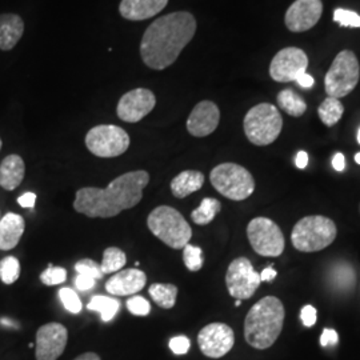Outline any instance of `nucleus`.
Segmentation results:
<instances>
[{"label": "nucleus", "mask_w": 360, "mask_h": 360, "mask_svg": "<svg viewBox=\"0 0 360 360\" xmlns=\"http://www.w3.org/2000/svg\"><path fill=\"white\" fill-rule=\"evenodd\" d=\"M86 146L91 154L98 158H116L129 150V136L119 126L101 124L87 132Z\"/></svg>", "instance_id": "9"}, {"label": "nucleus", "mask_w": 360, "mask_h": 360, "mask_svg": "<svg viewBox=\"0 0 360 360\" xmlns=\"http://www.w3.org/2000/svg\"><path fill=\"white\" fill-rule=\"evenodd\" d=\"M198 345L207 358L219 359L231 351L235 345V334L226 323H211L200 330Z\"/></svg>", "instance_id": "13"}, {"label": "nucleus", "mask_w": 360, "mask_h": 360, "mask_svg": "<svg viewBox=\"0 0 360 360\" xmlns=\"http://www.w3.org/2000/svg\"><path fill=\"white\" fill-rule=\"evenodd\" d=\"M68 331L60 323H47L37 333L35 358L37 360H56L65 352Z\"/></svg>", "instance_id": "14"}, {"label": "nucleus", "mask_w": 360, "mask_h": 360, "mask_svg": "<svg viewBox=\"0 0 360 360\" xmlns=\"http://www.w3.org/2000/svg\"><path fill=\"white\" fill-rule=\"evenodd\" d=\"M147 282V276L138 269L119 271L112 275L107 283L105 290L111 295L129 296L142 291Z\"/></svg>", "instance_id": "18"}, {"label": "nucleus", "mask_w": 360, "mask_h": 360, "mask_svg": "<svg viewBox=\"0 0 360 360\" xmlns=\"http://www.w3.org/2000/svg\"><path fill=\"white\" fill-rule=\"evenodd\" d=\"M95 279L89 278V276H84V275H79L77 274V278H75V285H77V290L80 291H89L92 290L95 287Z\"/></svg>", "instance_id": "41"}, {"label": "nucleus", "mask_w": 360, "mask_h": 360, "mask_svg": "<svg viewBox=\"0 0 360 360\" xmlns=\"http://www.w3.org/2000/svg\"><path fill=\"white\" fill-rule=\"evenodd\" d=\"M168 0H122L119 13L131 22H141L154 18L167 7Z\"/></svg>", "instance_id": "19"}, {"label": "nucleus", "mask_w": 360, "mask_h": 360, "mask_svg": "<svg viewBox=\"0 0 360 360\" xmlns=\"http://www.w3.org/2000/svg\"><path fill=\"white\" fill-rule=\"evenodd\" d=\"M307 67L309 56L306 52L296 47H287L271 60L270 77L279 83L296 82L302 74L307 72Z\"/></svg>", "instance_id": "12"}, {"label": "nucleus", "mask_w": 360, "mask_h": 360, "mask_svg": "<svg viewBox=\"0 0 360 360\" xmlns=\"http://www.w3.org/2000/svg\"><path fill=\"white\" fill-rule=\"evenodd\" d=\"M59 297L65 306V309L71 314H79L82 311V302L79 299L77 292L71 288H62L59 291Z\"/></svg>", "instance_id": "35"}, {"label": "nucleus", "mask_w": 360, "mask_h": 360, "mask_svg": "<svg viewBox=\"0 0 360 360\" xmlns=\"http://www.w3.org/2000/svg\"><path fill=\"white\" fill-rule=\"evenodd\" d=\"M25 229L26 221L19 214L8 212L0 218V250L10 251L19 245Z\"/></svg>", "instance_id": "20"}, {"label": "nucleus", "mask_w": 360, "mask_h": 360, "mask_svg": "<svg viewBox=\"0 0 360 360\" xmlns=\"http://www.w3.org/2000/svg\"><path fill=\"white\" fill-rule=\"evenodd\" d=\"M150 295L160 309H172L176 303L178 287L169 283H155L148 290Z\"/></svg>", "instance_id": "25"}, {"label": "nucleus", "mask_w": 360, "mask_h": 360, "mask_svg": "<svg viewBox=\"0 0 360 360\" xmlns=\"http://www.w3.org/2000/svg\"><path fill=\"white\" fill-rule=\"evenodd\" d=\"M74 360H102L99 358V355L98 354H95V352H84V354H82V355H79L77 358H75Z\"/></svg>", "instance_id": "47"}, {"label": "nucleus", "mask_w": 360, "mask_h": 360, "mask_svg": "<svg viewBox=\"0 0 360 360\" xmlns=\"http://www.w3.org/2000/svg\"><path fill=\"white\" fill-rule=\"evenodd\" d=\"M25 174L26 166L23 159L19 155H8L0 165V186L7 191H13L25 179Z\"/></svg>", "instance_id": "22"}, {"label": "nucleus", "mask_w": 360, "mask_h": 360, "mask_svg": "<svg viewBox=\"0 0 360 360\" xmlns=\"http://www.w3.org/2000/svg\"><path fill=\"white\" fill-rule=\"evenodd\" d=\"M339 342V335L333 328H324L321 336V345L323 347L335 346Z\"/></svg>", "instance_id": "40"}, {"label": "nucleus", "mask_w": 360, "mask_h": 360, "mask_svg": "<svg viewBox=\"0 0 360 360\" xmlns=\"http://www.w3.org/2000/svg\"><path fill=\"white\" fill-rule=\"evenodd\" d=\"M205 184V175L200 171L187 169L180 172L171 181V193L178 198L183 199L191 193L199 191Z\"/></svg>", "instance_id": "23"}, {"label": "nucleus", "mask_w": 360, "mask_h": 360, "mask_svg": "<svg viewBox=\"0 0 360 360\" xmlns=\"http://www.w3.org/2000/svg\"><path fill=\"white\" fill-rule=\"evenodd\" d=\"M296 83H297L302 89H311V87L314 86L315 80H314V77L309 75L307 72H304V74H302L300 77L296 79Z\"/></svg>", "instance_id": "43"}, {"label": "nucleus", "mask_w": 360, "mask_h": 360, "mask_svg": "<svg viewBox=\"0 0 360 360\" xmlns=\"http://www.w3.org/2000/svg\"><path fill=\"white\" fill-rule=\"evenodd\" d=\"M333 167H334L336 171H339V172L345 171V168H346L345 155L340 154V153L335 154L334 159H333Z\"/></svg>", "instance_id": "44"}, {"label": "nucleus", "mask_w": 360, "mask_h": 360, "mask_svg": "<svg viewBox=\"0 0 360 360\" xmlns=\"http://www.w3.org/2000/svg\"><path fill=\"white\" fill-rule=\"evenodd\" d=\"M322 13V0H295L285 13L284 23L292 32H304L318 25Z\"/></svg>", "instance_id": "16"}, {"label": "nucleus", "mask_w": 360, "mask_h": 360, "mask_svg": "<svg viewBox=\"0 0 360 360\" xmlns=\"http://www.w3.org/2000/svg\"><path fill=\"white\" fill-rule=\"evenodd\" d=\"M156 98L148 89H135L124 94L116 107V114L120 120L127 123H138L155 108Z\"/></svg>", "instance_id": "15"}, {"label": "nucleus", "mask_w": 360, "mask_h": 360, "mask_svg": "<svg viewBox=\"0 0 360 360\" xmlns=\"http://www.w3.org/2000/svg\"><path fill=\"white\" fill-rule=\"evenodd\" d=\"M296 167L300 169H304L309 165V154L306 151H299L296 155L295 159Z\"/></svg>", "instance_id": "45"}, {"label": "nucleus", "mask_w": 360, "mask_h": 360, "mask_svg": "<svg viewBox=\"0 0 360 360\" xmlns=\"http://www.w3.org/2000/svg\"><path fill=\"white\" fill-rule=\"evenodd\" d=\"M214 188L235 202H242L255 191V180L251 172L236 163H221L210 174Z\"/></svg>", "instance_id": "7"}, {"label": "nucleus", "mask_w": 360, "mask_h": 360, "mask_svg": "<svg viewBox=\"0 0 360 360\" xmlns=\"http://www.w3.org/2000/svg\"><path fill=\"white\" fill-rule=\"evenodd\" d=\"M336 226L330 218L311 215L300 219L291 233V242L297 251L316 252L334 243Z\"/></svg>", "instance_id": "5"}, {"label": "nucleus", "mask_w": 360, "mask_h": 360, "mask_svg": "<svg viewBox=\"0 0 360 360\" xmlns=\"http://www.w3.org/2000/svg\"><path fill=\"white\" fill-rule=\"evenodd\" d=\"M240 304H242V300H236V302H235V307H239Z\"/></svg>", "instance_id": "49"}, {"label": "nucleus", "mask_w": 360, "mask_h": 360, "mask_svg": "<svg viewBox=\"0 0 360 360\" xmlns=\"http://www.w3.org/2000/svg\"><path fill=\"white\" fill-rule=\"evenodd\" d=\"M169 349L175 354V355H184L188 352V349L191 347V342L187 336L184 335H179V336H175L169 340L168 343Z\"/></svg>", "instance_id": "38"}, {"label": "nucleus", "mask_w": 360, "mask_h": 360, "mask_svg": "<svg viewBox=\"0 0 360 360\" xmlns=\"http://www.w3.org/2000/svg\"><path fill=\"white\" fill-rule=\"evenodd\" d=\"M278 276V272L272 269V266L264 269L260 274V281L262 282H272Z\"/></svg>", "instance_id": "46"}, {"label": "nucleus", "mask_w": 360, "mask_h": 360, "mask_svg": "<svg viewBox=\"0 0 360 360\" xmlns=\"http://www.w3.org/2000/svg\"><path fill=\"white\" fill-rule=\"evenodd\" d=\"M355 162H356L358 165H360V153H358V154L355 155Z\"/></svg>", "instance_id": "48"}, {"label": "nucleus", "mask_w": 360, "mask_h": 360, "mask_svg": "<svg viewBox=\"0 0 360 360\" xmlns=\"http://www.w3.org/2000/svg\"><path fill=\"white\" fill-rule=\"evenodd\" d=\"M127 309L132 315L147 316L151 311V304L143 296H132L127 300Z\"/></svg>", "instance_id": "37"}, {"label": "nucleus", "mask_w": 360, "mask_h": 360, "mask_svg": "<svg viewBox=\"0 0 360 360\" xmlns=\"http://www.w3.org/2000/svg\"><path fill=\"white\" fill-rule=\"evenodd\" d=\"M220 210H221V205L218 199L205 198L200 202V206L198 207L196 210H193L191 219H193V223L198 226H206L215 219V217L220 212Z\"/></svg>", "instance_id": "28"}, {"label": "nucleus", "mask_w": 360, "mask_h": 360, "mask_svg": "<svg viewBox=\"0 0 360 360\" xmlns=\"http://www.w3.org/2000/svg\"><path fill=\"white\" fill-rule=\"evenodd\" d=\"M276 101H278V105L290 116L299 117V116L303 115L307 110V103L304 102V99L291 89L281 91L278 94Z\"/></svg>", "instance_id": "24"}, {"label": "nucleus", "mask_w": 360, "mask_h": 360, "mask_svg": "<svg viewBox=\"0 0 360 360\" xmlns=\"http://www.w3.org/2000/svg\"><path fill=\"white\" fill-rule=\"evenodd\" d=\"M196 27L195 16L187 11L167 13L158 18L144 31L141 41L143 63L156 71L174 65L180 52L195 37Z\"/></svg>", "instance_id": "1"}, {"label": "nucleus", "mask_w": 360, "mask_h": 360, "mask_svg": "<svg viewBox=\"0 0 360 360\" xmlns=\"http://www.w3.org/2000/svg\"><path fill=\"white\" fill-rule=\"evenodd\" d=\"M75 270H77L79 275L89 276V278L95 279V281L103 278V272H102L101 266L96 262L91 260V259H82V260H79L77 264H75Z\"/></svg>", "instance_id": "34"}, {"label": "nucleus", "mask_w": 360, "mask_h": 360, "mask_svg": "<svg viewBox=\"0 0 360 360\" xmlns=\"http://www.w3.org/2000/svg\"><path fill=\"white\" fill-rule=\"evenodd\" d=\"M1 146H3V142H1V139H0V151H1Z\"/></svg>", "instance_id": "51"}, {"label": "nucleus", "mask_w": 360, "mask_h": 360, "mask_svg": "<svg viewBox=\"0 0 360 360\" xmlns=\"http://www.w3.org/2000/svg\"><path fill=\"white\" fill-rule=\"evenodd\" d=\"M243 127L247 139L252 144L269 146L279 138L283 117L274 104L260 103L245 114Z\"/></svg>", "instance_id": "6"}, {"label": "nucleus", "mask_w": 360, "mask_h": 360, "mask_svg": "<svg viewBox=\"0 0 360 360\" xmlns=\"http://www.w3.org/2000/svg\"><path fill=\"white\" fill-rule=\"evenodd\" d=\"M35 202H37V195L34 193H25L18 199V203L23 208H34Z\"/></svg>", "instance_id": "42"}, {"label": "nucleus", "mask_w": 360, "mask_h": 360, "mask_svg": "<svg viewBox=\"0 0 360 360\" xmlns=\"http://www.w3.org/2000/svg\"><path fill=\"white\" fill-rule=\"evenodd\" d=\"M65 279H67L65 269L53 267L52 264L40 274V281L44 285H58V284L65 283Z\"/></svg>", "instance_id": "33"}, {"label": "nucleus", "mask_w": 360, "mask_h": 360, "mask_svg": "<svg viewBox=\"0 0 360 360\" xmlns=\"http://www.w3.org/2000/svg\"><path fill=\"white\" fill-rule=\"evenodd\" d=\"M147 227L165 245L180 250L190 243L193 236L191 226L178 210L169 206H159L151 211Z\"/></svg>", "instance_id": "4"}, {"label": "nucleus", "mask_w": 360, "mask_h": 360, "mask_svg": "<svg viewBox=\"0 0 360 360\" xmlns=\"http://www.w3.org/2000/svg\"><path fill=\"white\" fill-rule=\"evenodd\" d=\"M360 65L356 55L349 50L340 51L324 77V90L331 98H345L358 86Z\"/></svg>", "instance_id": "8"}, {"label": "nucleus", "mask_w": 360, "mask_h": 360, "mask_svg": "<svg viewBox=\"0 0 360 360\" xmlns=\"http://www.w3.org/2000/svg\"><path fill=\"white\" fill-rule=\"evenodd\" d=\"M247 236L254 251L262 257H276L283 254V232L271 219H252L247 226Z\"/></svg>", "instance_id": "10"}, {"label": "nucleus", "mask_w": 360, "mask_h": 360, "mask_svg": "<svg viewBox=\"0 0 360 360\" xmlns=\"http://www.w3.org/2000/svg\"><path fill=\"white\" fill-rule=\"evenodd\" d=\"M260 283V274L254 270L247 257H236L232 260L226 274V285L232 297L236 300L250 299L257 292Z\"/></svg>", "instance_id": "11"}, {"label": "nucleus", "mask_w": 360, "mask_h": 360, "mask_svg": "<svg viewBox=\"0 0 360 360\" xmlns=\"http://www.w3.org/2000/svg\"><path fill=\"white\" fill-rule=\"evenodd\" d=\"M183 262L184 266L190 271L202 270L205 257H203V251L198 245H188L183 248Z\"/></svg>", "instance_id": "32"}, {"label": "nucleus", "mask_w": 360, "mask_h": 360, "mask_svg": "<svg viewBox=\"0 0 360 360\" xmlns=\"http://www.w3.org/2000/svg\"><path fill=\"white\" fill-rule=\"evenodd\" d=\"M358 143H359V144H360V129H359V132H358Z\"/></svg>", "instance_id": "50"}, {"label": "nucleus", "mask_w": 360, "mask_h": 360, "mask_svg": "<svg viewBox=\"0 0 360 360\" xmlns=\"http://www.w3.org/2000/svg\"><path fill=\"white\" fill-rule=\"evenodd\" d=\"M283 303L275 296H266L248 311L245 321V338L251 347L270 348L283 330Z\"/></svg>", "instance_id": "3"}, {"label": "nucleus", "mask_w": 360, "mask_h": 360, "mask_svg": "<svg viewBox=\"0 0 360 360\" xmlns=\"http://www.w3.org/2000/svg\"><path fill=\"white\" fill-rule=\"evenodd\" d=\"M318 114L327 127H333L345 114V105L339 99L327 96L319 105Z\"/></svg>", "instance_id": "27"}, {"label": "nucleus", "mask_w": 360, "mask_h": 360, "mask_svg": "<svg viewBox=\"0 0 360 360\" xmlns=\"http://www.w3.org/2000/svg\"><path fill=\"white\" fill-rule=\"evenodd\" d=\"M25 34V20L16 13H0V50L10 51Z\"/></svg>", "instance_id": "21"}, {"label": "nucleus", "mask_w": 360, "mask_h": 360, "mask_svg": "<svg viewBox=\"0 0 360 360\" xmlns=\"http://www.w3.org/2000/svg\"><path fill=\"white\" fill-rule=\"evenodd\" d=\"M316 318H318V311L309 304L304 306L300 311V319L306 327H312L316 323Z\"/></svg>", "instance_id": "39"}, {"label": "nucleus", "mask_w": 360, "mask_h": 360, "mask_svg": "<svg viewBox=\"0 0 360 360\" xmlns=\"http://www.w3.org/2000/svg\"><path fill=\"white\" fill-rule=\"evenodd\" d=\"M331 278L339 288H351L355 283V272L347 263H338Z\"/></svg>", "instance_id": "31"}, {"label": "nucleus", "mask_w": 360, "mask_h": 360, "mask_svg": "<svg viewBox=\"0 0 360 360\" xmlns=\"http://www.w3.org/2000/svg\"><path fill=\"white\" fill-rule=\"evenodd\" d=\"M20 276V263L15 257H7L0 260V279L4 284H13Z\"/></svg>", "instance_id": "30"}, {"label": "nucleus", "mask_w": 360, "mask_h": 360, "mask_svg": "<svg viewBox=\"0 0 360 360\" xmlns=\"http://www.w3.org/2000/svg\"><path fill=\"white\" fill-rule=\"evenodd\" d=\"M87 309L90 311L99 312L103 322L112 321L120 309V303L110 296L95 295L87 304Z\"/></svg>", "instance_id": "26"}, {"label": "nucleus", "mask_w": 360, "mask_h": 360, "mask_svg": "<svg viewBox=\"0 0 360 360\" xmlns=\"http://www.w3.org/2000/svg\"><path fill=\"white\" fill-rule=\"evenodd\" d=\"M127 257L126 254L117 248V247H108L105 248L103 252V262H102V272L103 275L107 274H114L119 272L124 266H126Z\"/></svg>", "instance_id": "29"}, {"label": "nucleus", "mask_w": 360, "mask_h": 360, "mask_svg": "<svg viewBox=\"0 0 360 360\" xmlns=\"http://www.w3.org/2000/svg\"><path fill=\"white\" fill-rule=\"evenodd\" d=\"M220 111L214 102L203 101L193 107L187 119V131L195 138H205L218 129Z\"/></svg>", "instance_id": "17"}, {"label": "nucleus", "mask_w": 360, "mask_h": 360, "mask_svg": "<svg viewBox=\"0 0 360 360\" xmlns=\"http://www.w3.org/2000/svg\"><path fill=\"white\" fill-rule=\"evenodd\" d=\"M334 20L342 27L360 28V15L349 10L336 8L334 11Z\"/></svg>", "instance_id": "36"}, {"label": "nucleus", "mask_w": 360, "mask_h": 360, "mask_svg": "<svg viewBox=\"0 0 360 360\" xmlns=\"http://www.w3.org/2000/svg\"><path fill=\"white\" fill-rule=\"evenodd\" d=\"M150 181L147 171H129L112 180L107 188L84 187L77 190L74 208L89 218H114L136 206Z\"/></svg>", "instance_id": "2"}]
</instances>
